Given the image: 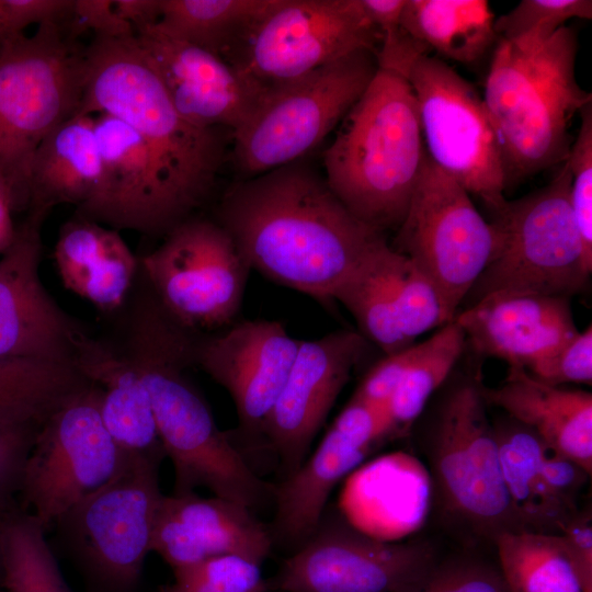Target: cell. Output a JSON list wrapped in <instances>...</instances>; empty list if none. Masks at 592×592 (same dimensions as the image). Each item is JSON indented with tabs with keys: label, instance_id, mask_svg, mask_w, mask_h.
<instances>
[{
	"label": "cell",
	"instance_id": "6da1fadb",
	"mask_svg": "<svg viewBox=\"0 0 592 592\" xmlns=\"http://www.w3.org/2000/svg\"><path fill=\"white\" fill-rule=\"evenodd\" d=\"M251 270L322 304L383 232L357 220L301 159L231 184L214 218Z\"/></svg>",
	"mask_w": 592,
	"mask_h": 592
},
{
	"label": "cell",
	"instance_id": "7a4b0ae2",
	"mask_svg": "<svg viewBox=\"0 0 592 592\" xmlns=\"http://www.w3.org/2000/svg\"><path fill=\"white\" fill-rule=\"evenodd\" d=\"M195 332L182 327L155 300H145L132 323L127 357L150 397L159 437L174 470L173 494L206 488L249 509L267 486L248 466L190 380Z\"/></svg>",
	"mask_w": 592,
	"mask_h": 592
},
{
	"label": "cell",
	"instance_id": "3957f363",
	"mask_svg": "<svg viewBox=\"0 0 592 592\" xmlns=\"http://www.w3.org/2000/svg\"><path fill=\"white\" fill-rule=\"evenodd\" d=\"M78 113H106L129 125L189 218L208 201L226 159L223 128L194 125L177 111L135 36L94 37L84 48Z\"/></svg>",
	"mask_w": 592,
	"mask_h": 592
},
{
	"label": "cell",
	"instance_id": "277c9868",
	"mask_svg": "<svg viewBox=\"0 0 592 592\" xmlns=\"http://www.w3.org/2000/svg\"><path fill=\"white\" fill-rule=\"evenodd\" d=\"M325 150V178L361 223L385 234L408 209L425 153L412 88L379 68Z\"/></svg>",
	"mask_w": 592,
	"mask_h": 592
},
{
	"label": "cell",
	"instance_id": "5b68a950",
	"mask_svg": "<svg viewBox=\"0 0 592 592\" xmlns=\"http://www.w3.org/2000/svg\"><path fill=\"white\" fill-rule=\"evenodd\" d=\"M577 53V33L566 25L539 46L498 38L482 99L499 141L505 190L567 160L569 125L592 102L576 79Z\"/></svg>",
	"mask_w": 592,
	"mask_h": 592
},
{
	"label": "cell",
	"instance_id": "8992f818",
	"mask_svg": "<svg viewBox=\"0 0 592 592\" xmlns=\"http://www.w3.org/2000/svg\"><path fill=\"white\" fill-rule=\"evenodd\" d=\"M479 373L445 388L421 441L433 499L445 517L493 542L526 531L509 497Z\"/></svg>",
	"mask_w": 592,
	"mask_h": 592
},
{
	"label": "cell",
	"instance_id": "52a82bcc",
	"mask_svg": "<svg viewBox=\"0 0 592 592\" xmlns=\"http://www.w3.org/2000/svg\"><path fill=\"white\" fill-rule=\"evenodd\" d=\"M84 48L47 22L0 43V175L18 210L30 206V170L41 143L78 113Z\"/></svg>",
	"mask_w": 592,
	"mask_h": 592
},
{
	"label": "cell",
	"instance_id": "ba28073f",
	"mask_svg": "<svg viewBox=\"0 0 592 592\" xmlns=\"http://www.w3.org/2000/svg\"><path fill=\"white\" fill-rule=\"evenodd\" d=\"M571 173L565 161L545 186L508 201L490 221L492 255L459 309L496 292H530L570 298L592 272L571 207Z\"/></svg>",
	"mask_w": 592,
	"mask_h": 592
},
{
	"label": "cell",
	"instance_id": "9c48e42d",
	"mask_svg": "<svg viewBox=\"0 0 592 592\" xmlns=\"http://www.w3.org/2000/svg\"><path fill=\"white\" fill-rule=\"evenodd\" d=\"M378 70L376 53L357 49L264 95L231 134L243 179L301 159L337 127Z\"/></svg>",
	"mask_w": 592,
	"mask_h": 592
},
{
	"label": "cell",
	"instance_id": "30bf717a",
	"mask_svg": "<svg viewBox=\"0 0 592 592\" xmlns=\"http://www.w3.org/2000/svg\"><path fill=\"white\" fill-rule=\"evenodd\" d=\"M162 458L128 455L122 469L53 528L98 592H133L151 551Z\"/></svg>",
	"mask_w": 592,
	"mask_h": 592
},
{
	"label": "cell",
	"instance_id": "8fae6325",
	"mask_svg": "<svg viewBox=\"0 0 592 592\" xmlns=\"http://www.w3.org/2000/svg\"><path fill=\"white\" fill-rule=\"evenodd\" d=\"M101 390L89 383L37 429L23 465L18 497L47 533L83 498L110 481L128 455L100 413Z\"/></svg>",
	"mask_w": 592,
	"mask_h": 592
},
{
	"label": "cell",
	"instance_id": "7c38bea8",
	"mask_svg": "<svg viewBox=\"0 0 592 592\" xmlns=\"http://www.w3.org/2000/svg\"><path fill=\"white\" fill-rule=\"evenodd\" d=\"M390 246L433 283L454 320L492 255L494 231L470 194L425 152Z\"/></svg>",
	"mask_w": 592,
	"mask_h": 592
},
{
	"label": "cell",
	"instance_id": "4fadbf2b",
	"mask_svg": "<svg viewBox=\"0 0 592 592\" xmlns=\"http://www.w3.org/2000/svg\"><path fill=\"white\" fill-rule=\"evenodd\" d=\"M379 42L358 0H275L224 60L266 94Z\"/></svg>",
	"mask_w": 592,
	"mask_h": 592
},
{
	"label": "cell",
	"instance_id": "5bb4252c",
	"mask_svg": "<svg viewBox=\"0 0 592 592\" xmlns=\"http://www.w3.org/2000/svg\"><path fill=\"white\" fill-rule=\"evenodd\" d=\"M140 264L160 306L195 332L235 321L251 271L215 219L195 216L170 230Z\"/></svg>",
	"mask_w": 592,
	"mask_h": 592
},
{
	"label": "cell",
	"instance_id": "9a60e30c",
	"mask_svg": "<svg viewBox=\"0 0 592 592\" xmlns=\"http://www.w3.org/2000/svg\"><path fill=\"white\" fill-rule=\"evenodd\" d=\"M407 79L412 88L425 152L491 210L506 202L499 141L483 99L437 57L421 56Z\"/></svg>",
	"mask_w": 592,
	"mask_h": 592
},
{
	"label": "cell",
	"instance_id": "2e32d148",
	"mask_svg": "<svg viewBox=\"0 0 592 592\" xmlns=\"http://www.w3.org/2000/svg\"><path fill=\"white\" fill-rule=\"evenodd\" d=\"M437 561L430 543L385 540L339 516L327 517L269 587L282 592H413Z\"/></svg>",
	"mask_w": 592,
	"mask_h": 592
},
{
	"label": "cell",
	"instance_id": "e0dca14e",
	"mask_svg": "<svg viewBox=\"0 0 592 592\" xmlns=\"http://www.w3.org/2000/svg\"><path fill=\"white\" fill-rule=\"evenodd\" d=\"M333 301L354 318L360 333L385 355L414 344L453 321L433 283L383 237L339 285Z\"/></svg>",
	"mask_w": 592,
	"mask_h": 592
},
{
	"label": "cell",
	"instance_id": "ac0fdd59",
	"mask_svg": "<svg viewBox=\"0 0 592 592\" xmlns=\"http://www.w3.org/2000/svg\"><path fill=\"white\" fill-rule=\"evenodd\" d=\"M102 175L96 195L79 216L113 229L166 236L186 220L163 172L144 141L126 123L94 115Z\"/></svg>",
	"mask_w": 592,
	"mask_h": 592
},
{
	"label": "cell",
	"instance_id": "d6986e66",
	"mask_svg": "<svg viewBox=\"0 0 592 592\" xmlns=\"http://www.w3.org/2000/svg\"><path fill=\"white\" fill-rule=\"evenodd\" d=\"M301 340L274 320H242L223 331L196 332L194 364L230 395L242 431L263 434Z\"/></svg>",
	"mask_w": 592,
	"mask_h": 592
},
{
	"label": "cell",
	"instance_id": "ffe728a7",
	"mask_svg": "<svg viewBox=\"0 0 592 592\" xmlns=\"http://www.w3.org/2000/svg\"><path fill=\"white\" fill-rule=\"evenodd\" d=\"M394 435L386 408L352 397L315 452L274 490L276 535L292 543L306 540L322 520L334 487Z\"/></svg>",
	"mask_w": 592,
	"mask_h": 592
},
{
	"label": "cell",
	"instance_id": "44dd1931",
	"mask_svg": "<svg viewBox=\"0 0 592 592\" xmlns=\"http://www.w3.org/2000/svg\"><path fill=\"white\" fill-rule=\"evenodd\" d=\"M367 349L368 341L360 332L345 329L301 341L263 428L287 475L305 459L314 437Z\"/></svg>",
	"mask_w": 592,
	"mask_h": 592
},
{
	"label": "cell",
	"instance_id": "7402d4cb",
	"mask_svg": "<svg viewBox=\"0 0 592 592\" xmlns=\"http://www.w3.org/2000/svg\"><path fill=\"white\" fill-rule=\"evenodd\" d=\"M47 215L29 210L0 255V356L73 363L75 341L82 331L39 276L41 228Z\"/></svg>",
	"mask_w": 592,
	"mask_h": 592
},
{
	"label": "cell",
	"instance_id": "603a6c76",
	"mask_svg": "<svg viewBox=\"0 0 592 592\" xmlns=\"http://www.w3.org/2000/svg\"><path fill=\"white\" fill-rule=\"evenodd\" d=\"M135 37L177 111L194 125L232 134L265 95L223 58L172 38L156 25Z\"/></svg>",
	"mask_w": 592,
	"mask_h": 592
},
{
	"label": "cell",
	"instance_id": "cb8c5ba5",
	"mask_svg": "<svg viewBox=\"0 0 592 592\" xmlns=\"http://www.w3.org/2000/svg\"><path fill=\"white\" fill-rule=\"evenodd\" d=\"M454 320L479 356L528 371L578 333L570 298L496 292L457 311Z\"/></svg>",
	"mask_w": 592,
	"mask_h": 592
},
{
	"label": "cell",
	"instance_id": "d4e9b609",
	"mask_svg": "<svg viewBox=\"0 0 592 592\" xmlns=\"http://www.w3.org/2000/svg\"><path fill=\"white\" fill-rule=\"evenodd\" d=\"M271 546L270 532L238 502L195 492L161 498L151 551L172 569L225 555L262 563Z\"/></svg>",
	"mask_w": 592,
	"mask_h": 592
},
{
	"label": "cell",
	"instance_id": "484cf974",
	"mask_svg": "<svg viewBox=\"0 0 592 592\" xmlns=\"http://www.w3.org/2000/svg\"><path fill=\"white\" fill-rule=\"evenodd\" d=\"M488 406L531 429L550 449L592 473V394L553 386L509 367L497 388L483 386Z\"/></svg>",
	"mask_w": 592,
	"mask_h": 592
},
{
	"label": "cell",
	"instance_id": "4316f807",
	"mask_svg": "<svg viewBox=\"0 0 592 592\" xmlns=\"http://www.w3.org/2000/svg\"><path fill=\"white\" fill-rule=\"evenodd\" d=\"M72 362L101 390L103 423L127 455L164 458L148 390L126 356L81 332L75 341Z\"/></svg>",
	"mask_w": 592,
	"mask_h": 592
},
{
	"label": "cell",
	"instance_id": "83f0119b",
	"mask_svg": "<svg viewBox=\"0 0 592 592\" xmlns=\"http://www.w3.org/2000/svg\"><path fill=\"white\" fill-rule=\"evenodd\" d=\"M53 257L65 288L102 311L123 304L137 269L116 229L81 216L61 226Z\"/></svg>",
	"mask_w": 592,
	"mask_h": 592
},
{
	"label": "cell",
	"instance_id": "f1b7e54d",
	"mask_svg": "<svg viewBox=\"0 0 592 592\" xmlns=\"http://www.w3.org/2000/svg\"><path fill=\"white\" fill-rule=\"evenodd\" d=\"M101 175L94 115L77 113L37 147L30 170L27 212L48 214L65 203L76 205L80 212L96 195Z\"/></svg>",
	"mask_w": 592,
	"mask_h": 592
},
{
	"label": "cell",
	"instance_id": "f546056e",
	"mask_svg": "<svg viewBox=\"0 0 592 592\" xmlns=\"http://www.w3.org/2000/svg\"><path fill=\"white\" fill-rule=\"evenodd\" d=\"M504 483L526 531L559 534L580 510L562 502L547 486L542 457L547 445L509 415L492 422Z\"/></svg>",
	"mask_w": 592,
	"mask_h": 592
},
{
	"label": "cell",
	"instance_id": "4dcf8cb0",
	"mask_svg": "<svg viewBox=\"0 0 592 592\" xmlns=\"http://www.w3.org/2000/svg\"><path fill=\"white\" fill-rule=\"evenodd\" d=\"M494 21L486 0H406L401 27L428 53L473 65L498 42Z\"/></svg>",
	"mask_w": 592,
	"mask_h": 592
},
{
	"label": "cell",
	"instance_id": "1f68e13d",
	"mask_svg": "<svg viewBox=\"0 0 592 592\" xmlns=\"http://www.w3.org/2000/svg\"><path fill=\"white\" fill-rule=\"evenodd\" d=\"M89 383L73 363L0 356V429L39 428Z\"/></svg>",
	"mask_w": 592,
	"mask_h": 592
},
{
	"label": "cell",
	"instance_id": "d6a6232c",
	"mask_svg": "<svg viewBox=\"0 0 592 592\" xmlns=\"http://www.w3.org/2000/svg\"><path fill=\"white\" fill-rule=\"evenodd\" d=\"M275 0H161L156 27L225 59Z\"/></svg>",
	"mask_w": 592,
	"mask_h": 592
},
{
	"label": "cell",
	"instance_id": "836d02e7",
	"mask_svg": "<svg viewBox=\"0 0 592 592\" xmlns=\"http://www.w3.org/2000/svg\"><path fill=\"white\" fill-rule=\"evenodd\" d=\"M492 543L510 592H589L559 534L510 532Z\"/></svg>",
	"mask_w": 592,
	"mask_h": 592
},
{
	"label": "cell",
	"instance_id": "e575fe53",
	"mask_svg": "<svg viewBox=\"0 0 592 592\" xmlns=\"http://www.w3.org/2000/svg\"><path fill=\"white\" fill-rule=\"evenodd\" d=\"M46 532L20 504L0 515L1 589L3 592H71Z\"/></svg>",
	"mask_w": 592,
	"mask_h": 592
},
{
	"label": "cell",
	"instance_id": "d590c367",
	"mask_svg": "<svg viewBox=\"0 0 592 592\" xmlns=\"http://www.w3.org/2000/svg\"><path fill=\"white\" fill-rule=\"evenodd\" d=\"M466 344L455 320L430 339L415 343L414 354L387 406L396 434L405 432L421 415L433 394L449 377Z\"/></svg>",
	"mask_w": 592,
	"mask_h": 592
},
{
	"label": "cell",
	"instance_id": "8d00e7d4",
	"mask_svg": "<svg viewBox=\"0 0 592 592\" xmlns=\"http://www.w3.org/2000/svg\"><path fill=\"white\" fill-rule=\"evenodd\" d=\"M592 19L591 0H522L494 21L498 38L517 46L546 43L571 19Z\"/></svg>",
	"mask_w": 592,
	"mask_h": 592
},
{
	"label": "cell",
	"instance_id": "74e56055",
	"mask_svg": "<svg viewBox=\"0 0 592 592\" xmlns=\"http://www.w3.org/2000/svg\"><path fill=\"white\" fill-rule=\"evenodd\" d=\"M260 562L239 555L208 558L173 569L161 592H269Z\"/></svg>",
	"mask_w": 592,
	"mask_h": 592
},
{
	"label": "cell",
	"instance_id": "f35d334b",
	"mask_svg": "<svg viewBox=\"0 0 592 592\" xmlns=\"http://www.w3.org/2000/svg\"><path fill=\"white\" fill-rule=\"evenodd\" d=\"M580 127L566 160L571 173V207L587 262L592 265V102L580 112Z\"/></svg>",
	"mask_w": 592,
	"mask_h": 592
},
{
	"label": "cell",
	"instance_id": "ab89813d",
	"mask_svg": "<svg viewBox=\"0 0 592 592\" xmlns=\"http://www.w3.org/2000/svg\"><path fill=\"white\" fill-rule=\"evenodd\" d=\"M413 592H510L498 567L474 557L437 561Z\"/></svg>",
	"mask_w": 592,
	"mask_h": 592
},
{
	"label": "cell",
	"instance_id": "60d3db41",
	"mask_svg": "<svg viewBox=\"0 0 592 592\" xmlns=\"http://www.w3.org/2000/svg\"><path fill=\"white\" fill-rule=\"evenodd\" d=\"M539 382L560 386L592 383V329L578 331L556 352L526 371Z\"/></svg>",
	"mask_w": 592,
	"mask_h": 592
},
{
	"label": "cell",
	"instance_id": "b9f144b4",
	"mask_svg": "<svg viewBox=\"0 0 592 592\" xmlns=\"http://www.w3.org/2000/svg\"><path fill=\"white\" fill-rule=\"evenodd\" d=\"M64 30L73 41L87 31L93 32L94 37L103 38L135 36L133 26L115 11L113 0H73L71 14Z\"/></svg>",
	"mask_w": 592,
	"mask_h": 592
},
{
	"label": "cell",
	"instance_id": "7bdbcfd3",
	"mask_svg": "<svg viewBox=\"0 0 592 592\" xmlns=\"http://www.w3.org/2000/svg\"><path fill=\"white\" fill-rule=\"evenodd\" d=\"M37 429H0V513L16 504L23 465Z\"/></svg>",
	"mask_w": 592,
	"mask_h": 592
},
{
	"label": "cell",
	"instance_id": "ee69618b",
	"mask_svg": "<svg viewBox=\"0 0 592 592\" xmlns=\"http://www.w3.org/2000/svg\"><path fill=\"white\" fill-rule=\"evenodd\" d=\"M414 345L415 343L396 353L385 355L367 372L352 397L387 409L388 402L414 354Z\"/></svg>",
	"mask_w": 592,
	"mask_h": 592
},
{
	"label": "cell",
	"instance_id": "f6af8a7d",
	"mask_svg": "<svg viewBox=\"0 0 592 592\" xmlns=\"http://www.w3.org/2000/svg\"><path fill=\"white\" fill-rule=\"evenodd\" d=\"M73 0H2L9 36L22 34L31 24L53 22L65 25Z\"/></svg>",
	"mask_w": 592,
	"mask_h": 592
},
{
	"label": "cell",
	"instance_id": "bcb514c9",
	"mask_svg": "<svg viewBox=\"0 0 592 592\" xmlns=\"http://www.w3.org/2000/svg\"><path fill=\"white\" fill-rule=\"evenodd\" d=\"M542 473L550 490L562 502L579 510V494L591 475L577 463L548 446L542 457Z\"/></svg>",
	"mask_w": 592,
	"mask_h": 592
},
{
	"label": "cell",
	"instance_id": "7dc6e473",
	"mask_svg": "<svg viewBox=\"0 0 592 592\" xmlns=\"http://www.w3.org/2000/svg\"><path fill=\"white\" fill-rule=\"evenodd\" d=\"M559 535L589 592H592V514L579 510L561 528Z\"/></svg>",
	"mask_w": 592,
	"mask_h": 592
},
{
	"label": "cell",
	"instance_id": "c3c4849f",
	"mask_svg": "<svg viewBox=\"0 0 592 592\" xmlns=\"http://www.w3.org/2000/svg\"><path fill=\"white\" fill-rule=\"evenodd\" d=\"M363 13L379 35L380 44L402 35L401 15L406 0H358Z\"/></svg>",
	"mask_w": 592,
	"mask_h": 592
},
{
	"label": "cell",
	"instance_id": "681fc988",
	"mask_svg": "<svg viewBox=\"0 0 592 592\" xmlns=\"http://www.w3.org/2000/svg\"><path fill=\"white\" fill-rule=\"evenodd\" d=\"M118 15L135 31V34L155 25L161 12V0H113Z\"/></svg>",
	"mask_w": 592,
	"mask_h": 592
},
{
	"label": "cell",
	"instance_id": "f907efd6",
	"mask_svg": "<svg viewBox=\"0 0 592 592\" xmlns=\"http://www.w3.org/2000/svg\"><path fill=\"white\" fill-rule=\"evenodd\" d=\"M19 212L13 193L7 181L0 175V255L12 244L18 226L13 223V213Z\"/></svg>",
	"mask_w": 592,
	"mask_h": 592
},
{
	"label": "cell",
	"instance_id": "816d5d0a",
	"mask_svg": "<svg viewBox=\"0 0 592 592\" xmlns=\"http://www.w3.org/2000/svg\"><path fill=\"white\" fill-rule=\"evenodd\" d=\"M9 36L5 19H4V12L2 7V0H0V43L4 39H7Z\"/></svg>",
	"mask_w": 592,
	"mask_h": 592
},
{
	"label": "cell",
	"instance_id": "f5cc1de1",
	"mask_svg": "<svg viewBox=\"0 0 592 592\" xmlns=\"http://www.w3.org/2000/svg\"><path fill=\"white\" fill-rule=\"evenodd\" d=\"M0 515H1V513H0ZM0 589H1V554H0Z\"/></svg>",
	"mask_w": 592,
	"mask_h": 592
}]
</instances>
